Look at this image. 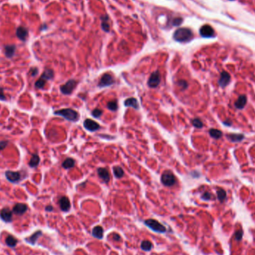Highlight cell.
<instances>
[{"instance_id":"6da1fadb","label":"cell","mask_w":255,"mask_h":255,"mask_svg":"<svg viewBox=\"0 0 255 255\" xmlns=\"http://www.w3.org/2000/svg\"><path fill=\"white\" fill-rule=\"evenodd\" d=\"M55 115L62 116L66 120L71 122H76L79 119V114L76 111L71 108H63L59 111H57L54 113Z\"/></svg>"},{"instance_id":"7a4b0ae2","label":"cell","mask_w":255,"mask_h":255,"mask_svg":"<svg viewBox=\"0 0 255 255\" xmlns=\"http://www.w3.org/2000/svg\"><path fill=\"white\" fill-rule=\"evenodd\" d=\"M192 36L193 34L190 29H187V28H181L175 31L173 38L175 40L178 42H187L192 39Z\"/></svg>"},{"instance_id":"3957f363","label":"cell","mask_w":255,"mask_h":255,"mask_svg":"<svg viewBox=\"0 0 255 255\" xmlns=\"http://www.w3.org/2000/svg\"><path fill=\"white\" fill-rule=\"evenodd\" d=\"M161 183L166 187H172L176 182L175 175L171 171H165L160 178Z\"/></svg>"},{"instance_id":"277c9868","label":"cell","mask_w":255,"mask_h":255,"mask_svg":"<svg viewBox=\"0 0 255 255\" xmlns=\"http://www.w3.org/2000/svg\"><path fill=\"white\" fill-rule=\"evenodd\" d=\"M146 225L151 228L152 231L157 233H164L167 231V228L163 224H160L158 221L155 219H147L145 221Z\"/></svg>"},{"instance_id":"5b68a950","label":"cell","mask_w":255,"mask_h":255,"mask_svg":"<svg viewBox=\"0 0 255 255\" xmlns=\"http://www.w3.org/2000/svg\"><path fill=\"white\" fill-rule=\"evenodd\" d=\"M78 82L74 79H70L64 84L61 85L60 87L61 92L64 95H70L73 91L74 89L76 87Z\"/></svg>"},{"instance_id":"8992f818","label":"cell","mask_w":255,"mask_h":255,"mask_svg":"<svg viewBox=\"0 0 255 255\" xmlns=\"http://www.w3.org/2000/svg\"><path fill=\"white\" fill-rule=\"evenodd\" d=\"M114 82H115V81H114V77L111 74L105 73L102 76L98 86L99 87H108V86H111L112 84H114Z\"/></svg>"},{"instance_id":"52a82bcc","label":"cell","mask_w":255,"mask_h":255,"mask_svg":"<svg viewBox=\"0 0 255 255\" xmlns=\"http://www.w3.org/2000/svg\"><path fill=\"white\" fill-rule=\"evenodd\" d=\"M160 83V75L159 71H155L151 74L148 80V85L151 88H155Z\"/></svg>"},{"instance_id":"ba28073f","label":"cell","mask_w":255,"mask_h":255,"mask_svg":"<svg viewBox=\"0 0 255 255\" xmlns=\"http://www.w3.org/2000/svg\"><path fill=\"white\" fill-rule=\"evenodd\" d=\"M84 127L89 131H92V132L98 131L100 128V125L96 122L90 119H85L84 122Z\"/></svg>"},{"instance_id":"9c48e42d","label":"cell","mask_w":255,"mask_h":255,"mask_svg":"<svg viewBox=\"0 0 255 255\" xmlns=\"http://www.w3.org/2000/svg\"><path fill=\"white\" fill-rule=\"evenodd\" d=\"M5 177L11 183H17L21 179V174L19 172H12V171H6Z\"/></svg>"},{"instance_id":"30bf717a","label":"cell","mask_w":255,"mask_h":255,"mask_svg":"<svg viewBox=\"0 0 255 255\" xmlns=\"http://www.w3.org/2000/svg\"><path fill=\"white\" fill-rule=\"evenodd\" d=\"M230 82H231V75H229V73L225 71L222 72V73L220 74L219 80V84L222 87H224L230 83Z\"/></svg>"},{"instance_id":"8fae6325","label":"cell","mask_w":255,"mask_h":255,"mask_svg":"<svg viewBox=\"0 0 255 255\" xmlns=\"http://www.w3.org/2000/svg\"><path fill=\"white\" fill-rule=\"evenodd\" d=\"M214 34L212 28L209 25H204L200 29V34L204 38H210Z\"/></svg>"},{"instance_id":"7c38bea8","label":"cell","mask_w":255,"mask_h":255,"mask_svg":"<svg viewBox=\"0 0 255 255\" xmlns=\"http://www.w3.org/2000/svg\"><path fill=\"white\" fill-rule=\"evenodd\" d=\"M59 205L60 208L62 211H64V212L69 211L70 209V206H71L70 199L66 196H63L59 199Z\"/></svg>"},{"instance_id":"4fadbf2b","label":"cell","mask_w":255,"mask_h":255,"mask_svg":"<svg viewBox=\"0 0 255 255\" xmlns=\"http://www.w3.org/2000/svg\"><path fill=\"white\" fill-rule=\"evenodd\" d=\"M12 212L8 208H3L0 210V217L6 222H10L12 220Z\"/></svg>"},{"instance_id":"5bb4252c","label":"cell","mask_w":255,"mask_h":255,"mask_svg":"<svg viewBox=\"0 0 255 255\" xmlns=\"http://www.w3.org/2000/svg\"><path fill=\"white\" fill-rule=\"evenodd\" d=\"M97 174L99 175V177L105 183H107L110 180V175L107 169L99 168L97 169Z\"/></svg>"},{"instance_id":"9a60e30c","label":"cell","mask_w":255,"mask_h":255,"mask_svg":"<svg viewBox=\"0 0 255 255\" xmlns=\"http://www.w3.org/2000/svg\"><path fill=\"white\" fill-rule=\"evenodd\" d=\"M27 210H28L27 205L25 204H21V203L15 204L14 208H13V211L15 212L16 214H18V215L23 214V213H25V212L27 211Z\"/></svg>"},{"instance_id":"2e32d148","label":"cell","mask_w":255,"mask_h":255,"mask_svg":"<svg viewBox=\"0 0 255 255\" xmlns=\"http://www.w3.org/2000/svg\"><path fill=\"white\" fill-rule=\"evenodd\" d=\"M28 34H29V32H28V31L25 28L21 27V26L17 28V31H16V35L17 36V38H19L20 40H21L22 41H25L26 40V38H27Z\"/></svg>"},{"instance_id":"e0dca14e","label":"cell","mask_w":255,"mask_h":255,"mask_svg":"<svg viewBox=\"0 0 255 255\" xmlns=\"http://www.w3.org/2000/svg\"><path fill=\"white\" fill-rule=\"evenodd\" d=\"M125 106L126 107H131L133 108H134L135 110H138L139 109V104H138L137 99L134 98V97H131L129 99H127L124 102Z\"/></svg>"},{"instance_id":"ac0fdd59","label":"cell","mask_w":255,"mask_h":255,"mask_svg":"<svg viewBox=\"0 0 255 255\" xmlns=\"http://www.w3.org/2000/svg\"><path fill=\"white\" fill-rule=\"evenodd\" d=\"M247 102V98L245 95H241L238 97L237 100L235 102V107L237 109H241L243 108L245 106Z\"/></svg>"},{"instance_id":"d6986e66","label":"cell","mask_w":255,"mask_h":255,"mask_svg":"<svg viewBox=\"0 0 255 255\" xmlns=\"http://www.w3.org/2000/svg\"><path fill=\"white\" fill-rule=\"evenodd\" d=\"M5 54L8 58H11L15 53L16 46L14 45H7L5 46Z\"/></svg>"},{"instance_id":"ffe728a7","label":"cell","mask_w":255,"mask_h":255,"mask_svg":"<svg viewBox=\"0 0 255 255\" xmlns=\"http://www.w3.org/2000/svg\"><path fill=\"white\" fill-rule=\"evenodd\" d=\"M54 77V72L51 69H46L43 72H42V75L40 76L41 79H43L44 81L50 80Z\"/></svg>"},{"instance_id":"44dd1931","label":"cell","mask_w":255,"mask_h":255,"mask_svg":"<svg viewBox=\"0 0 255 255\" xmlns=\"http://www.w3.org/2000/svg\"><path fill=\"white\" fill-rule=\"evenodd\" d=\"M40 163V157L38 154H34L32 155L31 160L29 162V166L31 168H35L38 167Z\"/></svg>"},{"instance_id":"7402d4cb","label":"cell","mask_w":255,"mask_h":255,"mask_svg":"<svg viewBox=\"0 0 255 255\" xmlns=\"http://www.w3.org/2000/svg\"><path fill=\"white\" fill-rule=\"evenodd\" d=\"M93 236L97 239H102L103 237V228L101 226L94 227L92 231Z\"/></svg>"},{"instance_id":"603a6c76","label":"cell","mask_w":255,"mask_h":255,"mask_svg":"<svg viewBox=\"0 0 255 255\" xmlns=\"http://www.w3.org/2000/svg\"><path fill=\"white\" fill-rule=\"evenodd\" d=\"M227 137L232 142H240L243 139L244 136L242 134H229L227 135Z\"/></svg>"},{"instance_id":"cb8c5ba5","label":"cell","mask_w":255,"mask_h":255,"mask_svg":"<svg viewBox=\"0 0 255 255\" xmlns=\"http://www.w3.org/2000/svg\"><path fill=\"white\" fill-rule=\"evenodd\" d=\"M41 235H42V232L40 231H39L35 232V233H34L32 236H30L29 239H26V241H27L28 242H29V243H31V245H34V244L36 243L37 240H38V238H39Z\"/></svg>"},{"instance_id":"d4e9b609","label":"cell","mask_w":255,"mask_h":255,"mask_svg":"<svg viewBox=\"0 0 255 255\" xmlns=\"http://www.w3.org/2000/svg\"><path fill=\"white\" fill-rule=\"evenodd\" d=\"M74 166H75V160L72 158H66L62 163V167L66 169L72 168Z\"/></svg>"},{"instance_id":"484cf974","label":"cell","mask_w":255,"mask_h":255,"mask_svg":"<svg viewBox=\"0 0 255 255\" xmlns=\"http://www.w3.org/2000/svg\"><path fill=\"white\" fill-rule=\"evenodd\" d=\"M114 176L117 178H121L124 175V171L120 167H114L113 169Z\"/></svg>"},{"instance_id":"4316f807","label":"cell","mask_w":255,"mask_h":255,"mask_svg":"<svg viewBox=\"0 0 255 255\" xmlns=\"http://www.w3.org/2000/svg\"><path fill=\"white\" fill-rule=\"evenodd\" d=\"M209 134L212 138L214 139H219L220 137H222V133L221 131L218 129H214V128H212V129H210Z\"/></svg>"},{"instance_id":"83f0119b","label":"cell","mask_w":255,"mask_h":255,"mask_svg":"<svg viewBox=\"0 0 255 255\" xmlns=\"http://www.w3.org/2000/svg\"><path fill=\"white\" fill-rule=\"evenodd\" d=\"M5 242H6V244H7L8 246L14 247L16 245H17V240H16V239L14 238L13 236H10V235H9V236H8L7 238H6Z\"/></svg>"},{"instance_id":"f1b7e54d","label":"cell","mask_w":255,"mask_h":255,"mask_svg":"<svg viewBox=\"0 0 255 255\" xmlns=\"http://www.w3.org/2000/svg\"><path fill=\"white\" fill-rule=\"evenodd\" d=\"M152 248V244L150 241L148 240H143L141 242V248L144 251H150Z\"/></svg>"},{"instance_id":"f546056e","label":"cell","mask_w":255,"mask_h":255,"mask_svg":"<svg viewBox=\"0 0 255 255\" xmlns=\"http://www.w3.org/2000/svg\"><path fill=\"white\" fill-rule=\"evenodd\" d=\"M217 197L218 199L221 202H223L224 201V199H226V192L223 189H219L217 190Z\"/></svg>"},{"instance_id":"4dcf8cb0","label":"cell","mask_w":255,"mask_h":255,"mask_svg":"<svg viewBox=\"0 0 255 255\" xmlns=\"http://www.w3.org/2000/svg\"><path fill=\"white\" fill-rule=\"evenodd\" d=\"M107 107L112 111H116L118 109V103L116 100L111 101L107 105Z\"/></svg>"},{"instance_id":"1f68e13d","label":"cell","mask_w":255,"mask_h":255,"mask_svg":"<svg viewBox=\"0 0 255 255\" xmlns=\"http://www.w3.org/2000/svg\"><path fill=\"white\" fill-rule=\"evenodd\" d=\"M192 124L194 127H196V128H201L203 127V123L201 120L199 118H195L192 120Z\"/></svg>"},{"instance_id":"d6a6232c","label":"cell","mask_w":255,"mask_h":255,"mask_svg":"<svg viewBox=\"0 0 255 255\" xmlns=\"http://www.w3.org/2000/svg\"><path fill=\"white\" fill-rule=\"evenodd\" d=\"M46 81H44L43 79H41V78H40L39 79L35 82V84H34V87H35L37 89L42 88V87L45 86V84H46Z\"/></svg>"},{"instance_id":"836d02e7","label":"cell","mask_w":255,"mask_h":255,"mask_svg":"<svg viewBox=\"0 0 255 255\" xmlns=\"http://www.w3.org/2000/svg\"><path fill=\"white\" fill-rule=\"evenodd\" d=\"M242 236H243L242 231L241 229L238 230V231H236V233H235L234 234L235 240H236V241H240V240H242Z\"/></svg>"},{"instance_id":"e575fe53","label":"cell","mask_w":255,"mask_h":255,"mask_svg":"<svg viewBox=\"0 0 255 255\" xmlns=\"http://www.w3.org/2000/svg\"><path fill=\"white\" fill-rule=\"evenodd\" d=\"M102 111H101L100 109H98V108L94 109L92 112V115L95 118H99L101 116H102Z\"/></svg>"},{"instance_id":"d590c367","label":"cell","mask_w":255,"mask_h":255,"mask_svg":"<svg viewBox=\"0 0 255 255\" xmlns=\"http://www.w3.org/2000/svg\"><path fill=\"white\" fill-rule=\"evenodd\" d=\"M178 85L181 88V90H184L187 87V82L184 80H180L178 82Z\"/></svg>"},{"instance_id":"8d00e7d4","label":"cell","mask_w":255,"mask_h":255,"mask_svg":"<svg viewBox=\"0 0 255 255\" xmlns=\"http://www.w3.org/2000/svg\"><path fill=\"white\" fill-rule=\"evenodd\" d=\"M105 20L102 21V28H103V29H104L105 31H107L109 29V25L107 23V21L108 20V18L106 17L105 18Z\"/></svg>"},{"instance_id":"74e56055","label":"cell","mask_w":255,"mask_h":255,"mask_svg":"<svg viewBox=\"0 0 255 255\" xmlns=\"http://www.w3.org/2000/svg\"><path fill=\"white\" fill-rule=\"evenodd\" d=\"M211 198H212V195L208 192H204V193L202 195V196H201V199H204V200H206V201L210 200Z\"/></svg>"},{"instance_id":"f35d334b","label":"cell","mask_w":255,"mask_h":255,"mask_svg":"<svg viewBox=\"0 0 255 255\" xmlns=\"http://www.w3.org/2000/svg\"><path fill=\"white\" fill-rule=\"evenodd\" d=\"M8 144V141H0V151L3 150L5 147L7 146Z\"/></svg>"},{"instance_id":"ab89813d","label":"cell","mask_w":255,"mask_h":255,"mask_svg":"<svg viewBox=\"0 0 255 255\" xmlns=\"http://www.w3.org/2000/svg\"><path fill=\"white\" fill-rule=\"evenodd\" d=\"M29 73L31 74V75L32 77L35 76V75L38 73V68H36V67H33V68H31L30 72H29Z\"/></svg>"},{"instance_id":"60d3db41","label":"cell","mask_w":255,"mask_h":255,"mask_svg":"<svg viewBox=\"0 0 255 255\" xmlns=\"http://www.w3.org/2000/svg\"><path fill=\"white\" fill-rule=\"evenodd\" d=\"M182 21H183V20L181 18H175V19H174L172 23H173L174 26H179L182 22Z\"/></svg>"},{"instance_id":"b9f144b4","label":"cell","mask_w":255,"mask_h":255,"mask_svg":"<svg viewBox=\"0 0 255 255\" xmlns=\"http://www.w3.org/2000/svg\"><path fill=\"white\" fill-rule=\"evenodd\" d=\"M0 100L1 101H5L6 100V98H5V95L3 93V89L0 88Z\"/></svg>"},{"instance_id":"7bdbcfd3","label":"cell","mask_w":255,"mask_h":255,"mask_svg":"<svg viewBox=\"0 0 255 255\" xmlns=\"http://www.w3.org/2000/svg\"><path fill=\"white\" fill-rule=\"evenodd\" d=\"M114 240H116V241H119V240H120V236H119L118 234H114Z\"/></svg>"},{"instance_id":"ee69618b","label":"cell","mask_w":255,"mask_h":255,"mask_svg":"<svg viewBox=\"0 0 255 255\" xmlns=\"http://www.w3.org/2000/svg\"><path fill=\"white\" fill-rule=\"evenodd\" d=\"M52 210H53V208L52 207V206H47V207H46V211H52Z\"/></svg>"}]
</instances>
